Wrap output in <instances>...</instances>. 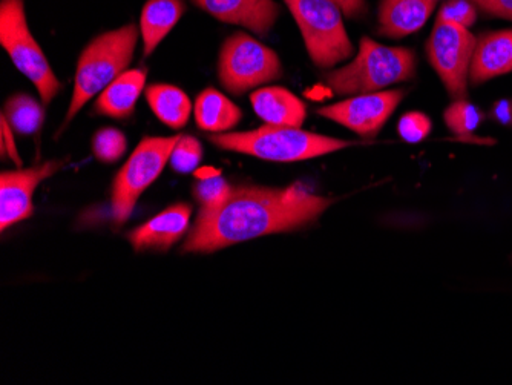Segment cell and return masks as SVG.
<instances>
[{"instance_id":"cell-9","label":"cell","mask_w":512,"mask_h":385,"mask_svg":"<svg viewBox=\"0 0 512 385\" xmlns=\"http://www.w3.org/2000/svg\"><path fill=\"white\" fill-rule=\"evenodd\" d=\"M476 36L467 28L436 20L427 43V56L448 94L467 99Z\"/></svg>"},{"instance_id":"cell-28","label":"cell","mask_w":512,"mask_h":385,"mask_svg":"<svg viewBox=\"0 0 512 385\" xmlns=\"http://www.w3.org/2000/svg\"><path fill=\"white\" fill-rule=\"evenodd\" d=\"M473 4L485 16L512 22V0H473Z\"/></svg>"},{"instance_id":"cell-12","label":"cell","mask_w":512,"mask_h":385,"mask_svg":"<svg viewBox=\"0 0 512 385\" xmlns=\"http://www.w3.org/2000/svg\"><path fill=\"white\" fill-rule=\"evenodd\" d=\"M200 10L223 24L246 28L258 36H266L278 20L279 5L275 0H192Z\"/></svg>"},{"instance_id":"cell-25","label":"cell","mask_w":512,"mask_h":385,"mask_svg":"<svg viewBox=\"0 0 512 385\" xmlns=\"http://www.w3.org/2000/svg\"><path fill=\"white\" fill-rule=\"evenodd\" d=\"M203 160V146L200 140L195 139L192 135H180L174 151H172L169 163L172 169L178 174H191L197 171Z\"/></svg>"},{"instance_id":"cell-20","label":"cell","mask_w":512,"mask_h":385,"mask_svg":"<svg viewBox=\"0 0 512 385\" xmlns=\"http://www.w3.org/2000/svg\"><path fill=\"white\" fill-rule=\"evenodd\" d=\"M146 100L161 123L172 129L188 125L192 114V102L183 89L166 83L151 85L145 89Z\"/></svg>"},{"instance_id":"cell-24","label":"cell","mask_w":512,"mask_h":385,"mask_svg":"<svg viewBox=\"0 0 512 385\" xmlns=\"http://www.w3.org/2000/svg\"><path fill=\"white\" fill-rule=\"evenodd\" d=\"M232 192V186L221 177V172L217 171L209 177L198 178L197 183L192 189V194L197 198L201 209H214L226 201Z\"/></svg>"},{"instance_id":"cell-22","label":"cell","mask_w":512,"mask_h":385,"mask_svg":"<svg viewBox=\"0 0 512 385\" xmlns=\"http://www.w3.org/2000/svg\"><path fill=\"white\" fill-rule=\"evenodd\" d=\"M448 129L460 139L474 137L483 120V112L467 99L454 100L444 114Z\"/></svg>"},{"instance_id":"cell-17","label":"cell","mask_w":512,"mask_h":385,"mask_svg":"<svg viewBox=\"0 0 512 385\" xmlns=\"http://www.w3.org/2000/svg\"><path fill=\"white\" fill-rule=\"evenodd\" d=\"M146 76L148 71L137 68L125 71L122 76L117 77L97 96L94 105L97 114L111 119H128L132 116L138 99L145 91Z\"/></svg>"},{"instance_id":"cell-3","label":"cell","mask_w":512,"mask_h":385,"mask_svg":"<svg viewBox=\"0 0 512 385\" xmlns=\"http://www.w3.org/2000/svg\"><path fill=\"white\" fill-rule=\"evenodd\" d=\"M217 148L276 163H295L333 154L355 145L348 140L302 131L289 126L264 125L247 132H223L209 137Z\"/></svg>"},{"instance_id":"cell-8","label":"cell","mask_w":512,"mask_h":385,"mask_svg":"<svg viewBox=\"0 0 512 385\" xmlns=\"http://www.w3.org/2000/svg\"><path fill=\"white\" fill-rule=\"evenodd\" d=\"M180 135L145 137L112 183L111 212L115 224H125L134 212L138 198L160 177L169 163Z\"/></svg>"},{"instance_id":"cell-14","label":"cell","mask_w":512,"mask_h":385,"mask_svg":"<svg viewBox=\"0 0 512 385\" xmlns=\"http://www.w3.org/2000/svg\"><path fill=\"white\" fill-rule=\"evenodd\" d=\"M508 73H512V30L491 31L476 37L470 82L480 85Z\"/></svg>"},{"instance_id":"cell-16","label":"cell","mask_w":512,"mask_h":385,"mask_svg":"<svg viewBox=\"0 0 512 385\" xmlns=\"http://www.w3.org/2000/svg\"><path fill=\"white\" fill-rule=\"evenodd\" d=\"M434 0H381L378 11L379 34L402 39L421 30L436 10Z\"/></svg>"},{"instance_id":"cell-31","label":"cell","mask_w":512,"mask_h":385,"mask_svg":"<svg viewBox=\"0 0 512 385\" xmlns=\"http://www.w3.org/2000/svg\"><path fill=\"white\" fill-rule=\"evenodd\" d=\"M491 116L500 125L512 126V99L499 100L493 106Z\"/></svg>"},{"instance_id":"cell-19","label":"cell","mask_w":512,"mask_h":385,"mask_svg":"<svg viewBox=\"0 0 512 385\" xmlns=\"http://www.w3.org/2000/svg\"><path fill=\"white\" fill-rule=\"evenodd\" d=\"M194 116L201 131L223 134L241 122L243 112L229 97L215 88H207L195 100Z\"/></svg>"},{"instance_id":"cell-2","label":"cell","mask_w":512,"mask_h":385,"mask_svg":"<svg viewBox=\"0 0 512 385\" xmlns=\"http://www.w3.org/2000/svg\"><path fill=\"white\" fill-rule=\"evenodd\" d=\"M140 27L134 24L100 34L86 45L77 62L74 91L62 129L73 122L80 109L99 96L117 77L128 71L134 59Z\"/></svg>"},{"instance_id":"cell-1","label":"cell","mask_w":512,"mask_h":385,"mask_svg":"<svg viewBox=\"0 0 512 385\" xmlns=\"http://www.w3.org/2000/svg\"><path fill=\"white\" fill-rule=\"evenodd\" d=\"M332 205V198L319 197L299 185L284 189L237 186L217 208L201 209L183 252L209 254L263 235L295 231L318 220Z\"/></svg>"},{"instance_id":"cell-7","label":"cell","mask_w":512,"mask_h":385,"mask_svg":"<svg viewBox=\"0 0 512 385\" xmlns=\"http://www.w3.org/2000/svg\"><path fill=\"white\" fill-rule=\"evenodd\" d=\"M217 71L221 85L229 93L241 96L283 76V63L260 40L246 33H235L224 40Z\"/></svg>"},{"instance_id":"cell-29","label":"cell","mask_w":512,"mask_h":385,"mask_svg":"<svg viewBox=\"0 0 512 385\" xmlns=\"http://www.w3.org/2000/svg\"><path fill=\"white\" fill-rule=\"evenodd\" d=\"M0 132H2V155L7 154L8 157L16 163L17 168L22 166V158H20L19 151H17L16 142H14L13 128H11L10 123L7 122L4 116L0 119Z\"/></svg>"},{"instance_id":"cell-23","label":"cell","mask_w":512,"mask_h":385,"mask_svg":"<svg viewBox=\"0 0 512 385\" xmlns=\"http://www.w3.org/2000/svg\"><path fill=\"white\" fill-rule=\"evenodd\" d=\"M126 135L115 128H103L92 139V154L102 163L119 162L126 154Z\"/></svg>"},{"instance_id":"cell-11","label":"cell","mask_w":512,"mask_h":385,"mask_svg":"<svg viewBox=\"0 0 512 385\" xmlns=\"http://www.w3.org/2000/svg\"><path fill=\"white\" fill-rule=\"evenodd\" d=\"M65 166V160H50L42 165L0 175V229L2 232L33 215V195L37 186Z\"/></svg>"},{"instance_id":"cell-18","label":"cell","mask_w":512,"mask_h":385,"mask_svg":"<svg viewBox=\"0 0 512 385\" xmlns=\"http://www.w3.org/2000/svg\"><path fill=\"white\" fill-rule=\"evenodd\" d=\"M186 11L183 0H148L140 17L145 57L151 56L160 43L174 30Z\"/></svg>"},{"instance_id":"cell-4","label":"cell","mask_w":512,"mask_h":385,"mask_svg":"<svg viewBox=\"0 0 512 385\" xmlns=\"http://www.w3.org/2000/svg\"><path fill=\"white\" fill-rule=\"evenodd\" d=\"M416 63V54L408 48L385 47L370 37H362L355 59L330 71L325 83L339 96L378 93L413 79Z\"/></svg>"},{"instance_id":"cell-32","label":"cell","mask_w":512,"mask_h":385,"mask_svg":"<svg viewBox=\"0 0 512 385\" xmlns=\"http://www.w3.org/2000/svg\"><path fill=\"white\" fill-rule=\"evenodd\" d=\"M434 2H439V0H434Z\"/></svg>"},{"instance_id":"cell-30","label":"cell","mask_w":512,"mask_h":385,"mask_svg":"<svg viewBox=\"0 0 512 385\" xmlns=\"http://www.w3.org/2000/svg\"><path fill=\"white\" fill-rule=\"evenodd\" d=\"M341 8L345 17H358L364 16L368 13L367 0H332Z\"/></svg>"},{"instance_id":"cell-5","label":"cell","mask_w":512,"mask_h":385,"mask_svg":"<svg viewBox=\"0 0 512 385\" xmlns=\"http://www.w3.org/2000/svg\"><path fill=\"white\" fill-rule=\"evenodd\" d=\"M301 31L310 59L321 70L335 68L355 53L344 13L332 0H284Z\"/></svg>"},{"instance_id":"cell-26","label":"cell","mask_w":512,"mask_h":385,"mask_svg":"<svg viewBox=\"0 0 512 385\" xmlns=\"http://www.w3.org/2000/svg\"><path fill=\"white\" fill-rule=\"evenodd\" d=\"M477 14L479 10L473 0H445L440 5L436 20L470 30L476 24Z\"/></svg>"},{"instance_id":"cell-15","label":"cell","mask_w":512,"mask_h":385,"mask_svg":"<svg viewBox=\"0 0 512 385\" xmlns=\"http://www.w3.org/2000/svg\"><path fill=\"white\" fill-rule=\"evenodd\" d=\"M253 111L266 125L301 128L307 119V106L283 86H264L250 96Z\"/></svg>"},{"instance_id":"cell-13","label":"cell","mask_w":512,"mask_h":385,"mask_svg":"<svg viewBox=\"0 0 512 385\" xmlns=\"http://www.w3.org/2000/svg\"><path fill=\"white\" fill-rule=\"evenodd\" d=\"M192 208L186 203L169 206L129 234L135 251H169L188 232Z\"/></svg>"},{"instance_id":"cell-27","label":"cell","mask_w":512,"mask_h":385,"mask_svg":"<svg viewBox=\"0 0 512 385\" xmlns=\"http://www.w3.org/2000/svg\"><path fill=\"white\" fill-rule=\"evenodd\" d=\"M398 132L407 143H419L431 132V120L422 112H407L399 120Z\"/></svg>"},{"instance_id":"cell-10","label":"cell","mask_w":512,"mask_h":385,"mask_svg":"<svg viewBox=\"0 0 512 385\" xmlns=\"http://www.w3.org/2000/svg\"><path fill=\"white\" fill-rule=\"evenodd\" d=\"M402 99L404 91L401 89L358 94L335 105L324 106L318 114L350 129L359 137L373 139L393 116Z\"/></svg>"},{"instance_id":"cell-6","label":"cell","mask_w":512,"mask_h":385,"mask_svg":"<svg viewBox=\"0 0 512 385\" xmlns=\"http://www.w3.org/2000/svg\"><path fill=\"white\" fill-rule=\"evenodd\" d=\"M0 45L17 70L36 86L43 105H50L60 93L62 83L31 33L25 0H0Z\"/></svg>"},{"instance_id":"cell-21","label":"cell","mask_w":512,"mask_h":385,"mask_svg":"<svg viewBox=\"0 0 512 385\" xmlns=\"http://www.w3.org/2000/svg\"><path fill=\"white\" fill-rule=\"evenodd\" d=\"M28 94H14L5 103L2 116L19 135L39 134L45 120V109Z\"/></svg>"}]
</instances>
